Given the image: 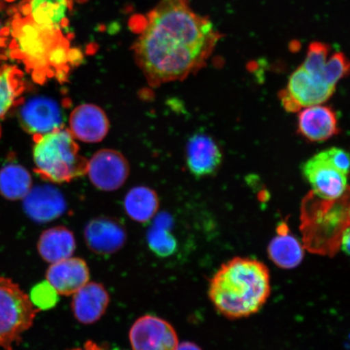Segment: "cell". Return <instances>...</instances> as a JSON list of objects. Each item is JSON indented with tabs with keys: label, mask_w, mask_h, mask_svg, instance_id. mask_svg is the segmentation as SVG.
<instances>
[{
	"label": "cell",
	"mask_w": 350,
	"mask_h": 350,
	"mask_svg": "<svg viewBox=\"0 0 350 350\" xmlns=\"http://www.w3.org/2000/svg\"><path fill=\"white\" fill-rule=\"evenodd\" d=\"M39 137L33 148V161L43 178L68 183L87 173L88 161L69 130L61 128Z\"/></svg>",
	"instance_id": "277c9868"
},
{
	"label": "cell",
	"mask_w": 350,
	"mask_h": 350,
	"mask_svg": "<svg viewBox=\"0 0 350 350\" xmlns=\"http://www.w3.org/2000/svg\"><path fill=\"white\" fill-rule=\"evenodd\" d=\"M159 208L156 192L147 187H135L131 189L124 199L126 214L133 221L146 223L155 216Z\"/></svg>",
	"instance_id": "44dd1931"
},
{
	"label": "cell",
	"mask_w": 350,
	"mask_h": 350,
	"mask_svg": "<svg viewBox=\"0 0 350 350\" xmlns=\"http://www.w3.org/2000/svg\"><path fill=\"white\" fill-rule=\"evenodd\" d=\"M271 295V277L264 262L234 257L221 265L210 280L208 297L219 313L228 319L259 312Z\"/></svg>",
	"instance_id": "7a4b0ae2"
},
{
	"label": "cell",
	"mask_w": 350,
	"mask_h": 350,
	"mask_svg": "<svg viewBox=\"0 0 350 350\" xmlns=\"http://www.w3.org/2000/svg\"><path fill=\"white\" fill-rule=\"evenodd\" d=\"M329 51V46L325 43L316 42L310 44L304 63L301 65L310 76L323 83H325L323 77Z\"/></svg>",
	"instance_id": "484cf974"
},
{
	"label": "cell",
	"mask_w": 350,
	"mask_h": 350,
	"mask_svg": "<svg viewBox=\"0 0 350 350\" xmlns=\"http://www.w3.org/2000/svg\"><path fill=\"white\" fill-rule=\"evenodd\" d=\"M33 180L27 170L18 164H8L0 170V194L10 200H23L32 189Z\"/></svg>",
	"instance_id": "7402d4cb"
},
{
	"label": "cell",
	"mask_w": 350,
	"mask_h": 350,
	"mask_svg": "<svg viewBox=\"0 0 350 350\" xmlns=\"http://www.w3.org/2000/svg\"><path fill=\"white\" fill-rule=\"evenodd\" d=\"M299 131L310 142L327 141L339 133L338 118L330 107L317 105L304 108L299 116Z\"/></svg>",
	"instance_id": "ac0fdd59"
},
{
	"label": "cell",
	"mask_w": 350,
	"mask_h": 350,
	"mask_svg": "<svg viewBox=\"0 0 350 350\" xmlns=\"http://www.w3.org/2000/svg\"><path fill=\"white\" fill-rule=\"evenodd\" d=\"M68 11V0H30L29 18L43 27L57 29Z\"/></svg>",
	"instance_id": "603a6c76"
},
{
	"label": "cell",
	"mask_w": 350,
	"mask_h": 350,
	"mask_svg": "<svg viewBox=\"0 0 350 350\" xmlns=\"http://www.w3.org/2000/svg\"><path fill=\"white\" fill-rule=\"evenodd\" d=\"M69 350H103V349L100 347L98 344L94 342L93 340H88L87 342L85 343L84 347Z\"/></svg>",
	"instance_id": "4dcf8cb0"
},
{
	"label": "cell",
	"mask_w": 350,
	"mask_h": 350,
	"mask_svg": "<svg viewBox=\"0 0 350 350\" xmlns=\"http://www.w3.org/2000/svg\"><path fill=\"white\" fill-rule=\"evenodd\" d=\"M221 38L189 0H161L135 43V58L152 86L183 81L206 65Z\"/></svg>",
	"instance_id": "6da1fadb"
},
{
	"label": "cell",
	"mask_w": 350,
	"mask_h": 350,
	"mask_svg": "<svg viewBox=\"0 0 350 350\" xmlns=\"http://www.w3.org/2000/svg\"><path fill=\"white\" fill-rule=\"evenodd\" d=\"M38 312L18 284L0 277V347L14 350Z\"/></svg>",
	"instance_id": "8992f818"
},
{
	"label": "cell",
	"mask_w": 350,
	"mask_h": 350,
	"mask_svg": "<svg viewBox=\"0 0 350 350\" xmlns=\"http://www.w3.org/2000/svg\"><path fill=\"white\" fill-rule=\"evenodd\" d=\"M24 89L23 77L18 69L12 66L0 68V118L14 106Z\"/></svg>",
	"instance_id": "cb8c5ba5"
},
{
	"label": "cell",
	"mask_w": 350,
	"mask_h": 350,
	"mask_svg": "<svg viewBox=\"0 0 350 350\" xmlns=\"http://www.w3.org/2000/svg\"><path fill=\"white\" fill-rule=\"evenodd\" d=\"M69 125L74 138L85 143L102 142L109 130L106 113L94 104H82L74 109Z\"/></svg>",
	"instance_id": "4fadbf2b"
},
{
	"label": "cell",
	"mask_w": 350,
	"mask_h": 350,
	"mask_svg": "<svg viewBox=\"0 0 350 350\" xmlns=\"http://www.w3.org/2000/svg\"><path fill=\"white\" fill-rule=\"evenodd\" d=\"M175 350H202V349L196 344L190 342V341H183L182 343H178Z\"/></svg>",
	"instance_id": "f546056e"
},
{
	"label": "cell",
	"mask_w": 350,
	"mask_h": 350,
	"mask_svg": "<svg viewBox=\"0 0 350 350\" xmlns=\"http://www.w3.org/2000/svg\"><path fill=\"white\" fill-rule=\"evenodd\" d=\"M128 160L119 151L102 150L88 161L87 173L90 181L98 189L113 191L124 185L129 176Z\"/></svg>",
	"instance_id": "9c48e42d"
},
{
	"label": "cell",
	"mask_w": 350,
	"mask_h": 350,
	"mask_svg": "<svg viewBox=\"0 0 350 350\" xmlns=\"http://www.w3.org/2000/svg\"><path fill=\"white\" fill-rule=\"evenodd\" d=\"M129 339L133 350H175L179 343L173 326L152 314L139 318L133 323Z\"/></svg>",
	"instance_id": "ba28073f"
},
{
	"label": "cell",
	"mask_w": 350,
	"mask_h": 350,
	"mask_svg": "<svg viewBox=\"0 0 350 350\" xmlns=\"http://www.w3.org/2000/svg\"><path fill=\"white\" fill-rule=\"evenodd\" d=\"M12 53L23 62L38 82L55 77L52 54L64 42L55 28L43 27L27 19L12 24Z\"/></svg>",
	"instance_id": "5b68a950"
},
{
	"label": "cell",
	"mask_w": 350,
	"mask_h": 350,
	"mask_svg": "<svg viewBox=\"0 0 350 350\" xmlns=\"http://www.w3.org/2000/svg\"><path fill=\"white\" fill-rule=\"evenodd\" d=\"M0 137H1V126H0Z\"/></svg>",
	"instance_id": "1f68e13d"
},
{
	"label": "cell",
	"mask_w": 350,
	"mask_h": 350,
	"mask_svg": "<svg viewBox=\"0 0 350 350\" xmlns=\"http://www.w3.org/2000/svg\"><path fill=\"white\" fill-rule=\"evenodd\" d=\"M319 153L335 169L345 175L349 174V159L347 151L342 148L334 147Z\"/></svg>",
	"instance_id": "f1b7e54d"
},
{
	"label": "cell",
	"mask_w": 350,
	"mask_h": 350,
	"mask_svg": "<svg viewBox=\"0 0 350 350\" xmlns=\"http://www.w3.org/2000/svg\"><path fill=\"white\" fill-rule=\"evenodd\" d=\"M222 154L212 137L197 133L189 139L187 147V164L196 177L207 176L220 166Z\"/></svg>",
	"instance_id": "2e32d148"
},
{
	"label": "cell",
	"mask_w": 350,
	"mask_h": 350,
	"mask_svg": "<svg viewBox=\"0 0 350 350\" xmlns=\"http://www.w3.org/2000/svg\"><path fill=\"white\" fill-rule=\"evenodd\" d=\"M303 173L319 198L336 200L348 193L347 175L328 163L321 153L305 163Z\"/></svg>",
	"instance_id": "30bf717a"
},
{
	"label": "cell",
	"mask_w": 350,
	"mask_h": 350,
	"mask_svg": "<svg viewBox=\"0 0 350 350\" xmlns=\"http://www.w3.org/2000/svg\"><path fill=\"white\" fill-rule=\"evenodd\" d=\"M335 90L336 86L316 80L301 66L293 72L287 87L279 96L286 111L297 112L327 102Z\"/></svg>",
	"instance_id": "52a82bcc"
},
{
	"label": "cell",
	"mask_w": 350,
	"mask_h": 350,
	"mask_svg": "<svg viewBox=\"0 0 350 350\" xmlns=\"http://www.w3.org/2000/svg\"><path fill=\"white\" fill-rule=\"evenodd\" d=\"M20 122L27 133L42 135L62 128V111L53 99L38 97L21 107Z\"/></svg>",
	"instance_id": "8fae6325"
},
{
	"label": "cell",
	"mask_w": 350,
	"mask_h": 350,
	"mask_svg": "<svg viewBox=\"0 0 350 350\" xmlns=\"http://www.w3.org/2000/svg\"><path fill=\"white\" fill-rule=\"evenodd\" d=\"M46 277L58 295L70 296L90 282V269L84 260L70 257L52 264Z\"/></svg>",
	"instance_id": "5bb4252c"
},
{
	"label": "cell",
	"mask_w": 350,
	"mask_h": 350,
	"mask_svg": "<svg viewBox=\"0 0 350 350\" xmlns=\"http://www.w3.org/2000/svg\"><path fill=\"white\" fill-rule=\"evenodd\" d=\"M23 200L26 214L40 223L55 220L62 216L67 208L62 193L49 185L32 188Z\"/></svg>",
	"instance_id": "9a60e30c"
},
{
	"label": "cell",
	"mask_w": 350,
	"mask_h": 350,
	"mask_svg": "<svg viewBox=\"0 0 350 350\" xmlns=\"http://www.w3.org/2000/svg\"><path fill=\"white\" fill-rule=\"evenodd\" d=\"M109 295L102 284L88 282L73 295L74 317L83 325H92L106 313Z\"/></svg>",
	"instance_id": "e0dca14e"
},
{
	"label": "cell",
	"mask_w": 350,
	"mask_h": 350,
	"mask_svg": "<svg viewBox=\"0 0 350 350\" xmlns=\"http://www.w3.org/2000/svg\"><path fill=\"white\" fill-rule=\"evenodd\" d=\"M308 196L301 207V227L305 250L332 257L349 246L348 193L336 200Z\"/></svg>",
	"instance_id": "3957f363"
},
{
	"label": "cell",
	"mask_w": 350,
	"mask_h": 350,
	"mask_svg": "<svg viewBox=\"0 0 350 350\" xmlns=\"http://www.w3.org/2000/svg\"><path fill=\"white\" fill-rule=\"evenodd\" d=\"M147 241L150 250L160 257H167L175 252L176 240L164 226V221L155 222L148 230Z\"/></svg>",
	"instance_id": "d4e9b609"
},
{
	"label": "cell",
	"mask_w": 350,
	"mask_h": 350,
	"mask_svg": "<svg viewBox=\"0 0 350 350\" xmlns=\"http://www.w3.org/2000/svg\"><path fill=\"white\" fill-rule=\"evenodd\" d=\"M85 239L88 247L98 255L107 256L119 252L126 241V231L120 221L100 217L85 226Z\"/></svg>",
	"instance_id": "7c38bea8"
},
{
	"label": "cell",
	"mask_w": 350,
	"mask_h": 350,
	"mask_svg": "<svg viewBox=\"0 0 350 350\" xmlns=\"http://www.w3.org/2000/svg\"><path fill=\"white\" fill-rule=\"evenodd\" d=\"M58 293L47 282L37 284L32 288L29 299L35 308L39 310H48L58 303Z\"/></svg>",
	"instance_id": "83f0119b"
},
{
	"label": "cell",
	"mask_w": 350,
	"mask_h": 350,
	"mask_svg": "<svg viewBox=\"0 0 350 350\" xmlns=\"http://www.w3.org/2000/svg\"><path fill=\"white\" fill-rule=\"evenodd\" d=\"M349 71V63L347 57L341 52H336L327 59L323 81L328 85L336 86Z\"/></svg>",
	"instance_id": "4316f807"
},
{
	"label": "cell",
	"mask_w": 350,
	"mask_h": 350,
	"mask_svg": "<svg viewBox=\"0 0 350 350\" xmlns=\"http://www.w3.org/2000/svg\"><path fill=\"white\" fill-rule=\"evenodd\" d=\"M76 247L75 236L64 226L43 231L38 243L39 255L51 265L72 257Z\"/></svg>",
	"instance_id": "d6986e66"
},
{
	"label": "cell",
	"mask_w": 350,
	"mask_h": 350,
	"mask_svg": "<svg viewBox=\"0 0 350 350\" xmlns=\"http://www.w3.org/2000/svg\"><path fill=\"white\" fill-rule=\"evenodd\" d=\"M268 255L279 268L293 269L304 260L305 248L303 243L288 233L287 226L282 224L278 228V236L269 244Z\"/></svg>",
	"instance_id": "ffe728a7"
}]
</instances>
